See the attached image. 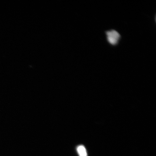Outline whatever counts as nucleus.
Instances as JSON below:
<instances>
[{"label": "nucleus", "instance_id": "obj_1", "mask_svg": "<svg viewBox=\"0 0 156 156\" xmlns=\"http://www.w3.org/2000/svg\"><path fill=\"white\" fill-rule=\"evenodd\" d=\"M106 34L107 40L112 46H116L119 43L121 38L120 34L118 32L114 29L106 31Z\"/></svg>", "mask_w": 156, "mask_h": 156}, {"label": "nucleus", "instance_id": "obj_2", "mask_svg": "<svg viewBox=\"0 0 156 156\" xmlns=\"http://www.w3.org/2000/svg\"><path fill=\"white\" fill-rule=\"evenodd\" d=\"M77 150L79 156H87L86 149L83 146H79Z\"/></svg>", "mask_w": 156, "mask_h": 156}]
</instances>
